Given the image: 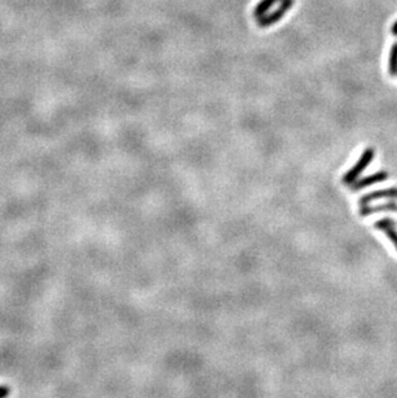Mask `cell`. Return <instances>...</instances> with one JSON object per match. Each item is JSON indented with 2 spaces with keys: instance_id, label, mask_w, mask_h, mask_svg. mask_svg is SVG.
Returning <instances> with one entry per match:
<instances>
[{
  "instance_id": "obj_3",
  "label": "cell",
  "mask_w": 397,
  "mask_h": 398,
  "mask_svg": "<svg viewBox=\"0 0 397 398\" xmlns=\"http://www.w3.org/2000/svg\"><path fill=\"white\" fill-rule=\"evenodd\" d=\"M387 179H388V173L384 170H379L377 171V173L365 176V178L357 179L356 182L351 185V190L354 191V192H356V191L364 190V188L370 187V186L377 185V183L384 182V181H387Z\"/></svg>"
},
{
  "instance_id": "obj_2",
  "label": "cell",
  "mask_w": 397,
  "mask_h": 398,
  "mask_svg": "<svg viewBox=\"0 0 397 398\" xmlns=\"http://www.w3.org/2000/svg\"><path fill=\"white\" fill-rule=\"evenodd\" d=\"M295 0H282L280 6L277 7L275 11H272L271 13H266L263 14L262 17H258L257 18V24L258 26L262 27V29H266V27L272 26V25L277 24L279 21H281L284 18L285 14L293 8L294 6Z\"/></svg>"
},
{
  "instance_id": "obj_8",
  "label": "cell",
  "mask_w": 397,
  "mask_h": 398,
  "mask_svg": "<svg viewBox=\"0 0 397 398\" xmlns=\"http://www.w3.org/2000/svg\"><path fill=\"white\" fill-rule=\"evenodd\" d=\"M388 72L391 76L397 75V41H394L391 47L388 59Z\"/></svg>"
},
{
  "instance_id": "obj_5",
  "label": "cell",
  "mask_w": 397,
  "mask_h": 398,
  "mask_svg": "<svg viewBox=\"0 0 397 398\" xmlns=\"http://www.w3.org/2000/svg\"><path fill=\"white\" fill-rule=\"evenodd\" d=\"M397 222L393 220L392 218H382V219L377 220L374 223V228L379 231H383L384 235L389 238V241L392 242V245L394 246V249L397 250V230H396Z\"/></svg>"
},
{
  "instance_id": "obj_7",
  "label": "cell",
  "mask_w": 397,
  "mask_h": 398,
  "mask_svg": "<svg viewBox=\"0 0 397 398\" xmlns=\"http://www.w3.org/2000/svg\"><path fill=\"white\" fill-rule=\"evenodd\" d=\"M281 2L282 0H260L259 3H258L257 6L254 7V9H253V16H254L255 18L262 17L263 14L269 13V12L272 9V7L276 6L277 3H281Z\"/></svg>"
},
{
  "instance_id": "obj_4",
  "label": "cell",
  "mask_w": 397,
  "mask_h": 398,
  "mask_svg": "<svg viewBox=\"0 0 397 398\" xmlns=\"http://www.w3.org/2000/svg\"><path fill=\"white\" fill-rule=\"evenodd\" d=\"M379 198H389V200H396L397 198V188L391 187V188H383V190H377L371 191V192L366 193L362 197H360L359 204L360 206L368 205V204L373 203V201L379 200Z\"/></svg>"
},
{
  "instance_id": "obj_6",
  "label": "cell",
  "mask_w": 397,
  "mask_h": 398,
  "mask_svg": "<svg viewBox=\"0 0 397 398\" xmlns=\"http://www.w3.org/2000/svg\"><path fill=\"white\" fill-rule=\"evenodd\" d=\"M382 211H391V213H396L397 211V203L393 200H389L388 203L378 204V205H362L360 206V215L361 216H369L374 215V214L382 213Z\"/></svg>"
},
{
  "instance_id": "obj_1",
  "label": "cell",
  "mask_w": 397,
  "mask_h": 398,
  "mask_svg": "<svg viewBox=\"0 0 397 398\" xmlns=\"http://www.w3.org/2000/svg\"><path fill=\"white\" fill-rule=\"evenodd\" d=\"M374 156H376V151H374V148L368 147L362 151L361 156H360L359 160L356 161V164H355V165L343 175V178H342V183H343V185L351 186L352 183L356 182L357 179L360 178V175L362 174V171H365V169L370 165Z\"/></svg>"
},
{
  "instance_id": "obj_10",
  "label": "cell",
  "mask_w": 397,
  "mask_h": 398,
  "mask_svg": "<svg viewBox=\"0 0 397 398\" xmlns=\"http://www.w3.org/2000/svg\"><path fill=\"white\" fill-rule=\"evenodd\" d=\"M391 32H392V35H394V36H397V21H396V22H393V25H392Z\"/></svg>"
},
{
  "instance_id": "obj_9",
  "label": "cell",
  "mask_w": 397,
  "mask_h": 398,
  "mask_svg": "<svg viewBox=\"0 0 397 398\" xmlns=\"http://www.w3.org/2000/svg\"><path fill=\"white\" fill-rule=\"evenodd\" d=\"M11 393V389L8 387H0V398H4Z\"/></svg>"
}]
</instances>
